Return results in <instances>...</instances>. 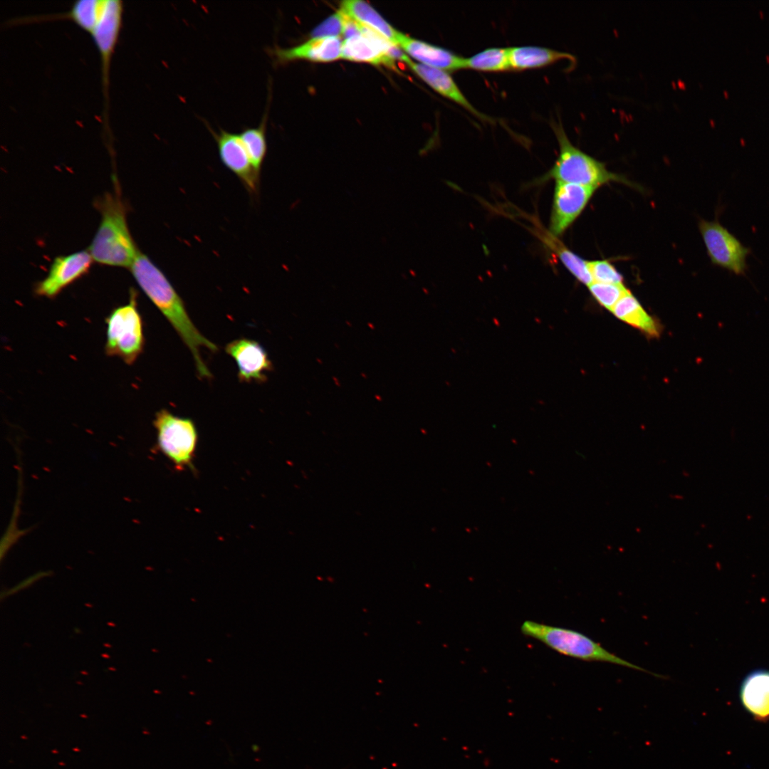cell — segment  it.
<instances>
[{
	"instance_id": "obj_1",
	"label": "cell",
	"mask_w": 769,
	"mask_h": 769,
	"mask_svg": "<svg viewBox=\"0 0 769 769\" xmlns=\"http://www.w3.org/2000/svg\"><path fill=\"white\" fill-rule=\"evenodd\" d=\"M130 271L145 295L169 321L190 350L200 377L209 379L211 373L204 362L201 349L216 352L218 347L207 339L195 326L187 311L184 303L173 286L150 258L138 252Z\"/></svg>"
},
{
	"instance_id": "obj_2",
	"label": "cell",
	"mask_w": 769,
	"mask_h": 769,
	"mask_svg": "<svg viewBox=\"0 0 769 769\" xmlns=\"http://www.w3.org/2000/svg\"><path fill=\"white\" fill-rule=\"evenodd\" d=\"M101 221L89 247L93 261L130 268L140 250L130 232L127 210L120 195L106 193L96 200Z\"/></svg>"
},
{
	"instance_id": "obj_3",
	"label": "cell",
	"mask_w": 769,
	"mask_h": 769,
	"mask_svg": "<svg viewBox=\"0 0 769 769\" xmlns=\"http://www.w3.org/2000/svg\"><path fill=\"white\" fill-rule=\"evenodd\" d=\"M559 146V153L545 179L598 188L611 182L631 185L624 177L609 171L605 163L584 152L569 140L560 121H551Z\"/></svg>"
},
{
	"instance_id": "obj_4",
	"label": "cell",
	"mask_w": 769,
	"mask_h": 769,
	"mask_svg": "<svg viewBox=\"0 0 769 769\" xmlns=\"http://www.w3.org/2000/svg\"><path fill=\"white\" fill-rule=\"evenodd\" d=\"M520 632L535 639L555 652L585 661L605 662L622 666L661 677L612 653L584 634L570 629L525 621Z\"/></svg>"
},
{
	"instance_id": "obj_5",
	"label": "cell",
	"mask_w": 769,
	"mask_h": 769,
	"mask_svg": "<svg viewBox=\"0 0 769 769\" xmlns=\"http://www.w3.org/2000/svg\"><path fill=\"white\" fill-rule=\"evenodd\" d=\"M136 293L130 292L127 303L115 308L106 319L105 353L132 365L143 351L142 319L137 308Z\"/></svg>"
},
{
	"instance_id": "obj_6",
	"label": "cell",
	"mask_w": 769,
	"mask_h": 769,
	"mask_svg": "<svg viewBox=\"0 0 769 769\" xmlns=\"http://www.w3.org/2000/svg\"><path fill=\"white\" fill-rule=\"evenodd\" d=\"M153 424L157 431L158 449L177 469H193L198 442L194 422L162 409L156 413Z\"/></svg>"
},
{
	"instance_id": "obj_7",
	"label": "cell",
	"mask_w": 769,
	"mask_h": 769,
	"mask_svg": "<svg viewBox=\"0 0 769 769\" xmlns=\"http://www.w3.org/2000/svg\"><path fill=\"white\" fill-rule=\"evenodd\" d=\"M699 229L713 265L736 276H746L750 248L723 226L717 217L713 221L701 219Z\"/></svg>"
},
{
	"instance_id": "obj_8",
	"label": "cell",
	"mask_w": 769,
	"mask_h": 769,
	"mask_svg": "<svg viewBox=\"0 0 769 769\" xmlns=\"http://www.w3.org/2000/svg\"><path fill=\"white\" fill-rule=\"evenodd\" d=\"M597 188L555 182L549 232L562 235L578 218Z\"/></svg>"
},
{
	"instance_id": "obj_9",
	"label": "cell",
	"mask_w": 769,
	"mask_h": 769,
	"mask_svg": "<svg viewBox=\"0 0 769 769\" xmlns=\"http://www.w3.org/2000/svg\"><path fill=\"white\" fill-rule=\"evenodd\" d=\"M93 259L87 250L56 257L47 276L34 288L36 295L53 298L64 288L85 275Z\"/></svg>"
},
{
	"instance_id": "obj_10",
	"label": "cell",
	"mask_w": 769,
	"mask_h": 769,
	"mask_svg": "<svg viewBox=\"0 0 769 769\" xmlns=\"http://www.w3.org/2000/svg\"><path fill=\"white\" fill-rule=\"evenodd\" d=\"M206 125L216 141L222 164L239 179L249 193L257 194L261 174L254 169L239 135L223 129L216 132Z\"/></svg>"
},
{
	"instance_id": "obj_11",
	"label": "cell",
	"mask_w": 769,
	"mask_h": 769,
	"mask_svg": "<svg viewBox=\"0 0 769 769\" xmlns=\"http://www.w3.org/2000/svg\"><path fill=\"white\" fill-rule=\"evenodd\" d=\"M122 12V1L105 0L102 14L90 33L100 56L105 97L108 87L110 63L120 31Z\"/></svg>"
},
{
	"instance_id": "obj_12",
	"label": "cell",
	"mask_w": 769,
	"mask_h": 769,
	"mask_svg": "<svg viewBox=\"0 0 769 769\" xmlns=\"http://www.w3.org/2000/svg\"><path fill=\"white\" fill-rule=\"evenodd\" d=\"M225 350L233 357L238 367V377L243 382H263L273 364L264 347L257 341L239 338L229 342Z\"/></svg>"
},
{
	"instance_id": "obj_13",
	"label": "cell",
	"mask_w": 769,
	"mask_h": 769,
	"mask_svg": "<svg viewBox=\"0 0 769 769\" xmlns=\"http://www.w3.org/2000/svg\"><path fill=\"white\" fill-rule=\"evenodd\" d=\"M342 46L340 37L317 38L291 48L275 46L267 52L276 64L296 60L328 63L341 58Z\"/></svg>"
},
{
	"instance_id": "obj_14",
	"label": "cell",
	"mask_w": 769,
	"mask_h": 769,
	"mask_svg": "<svg viewBox=\"0 0 769 769\" xmlns=\"http://www.w3.org/2000/svg\"><path fill=\"white\" fill-rule=\"evenodd\" d=\"M405 63L439 95L463 107L481 120L492 122L491 117L479 112L470 103L448 71L416 63L410 58Z\"/></svg>"
},
{
	"instance_id": "obj_15",
	"label": "cell",
	"mask_w": 769,
	"mask_h": 769,
	"mask_svg": "<svg viewBox=\"0 0 769 769\" xmlns=\"http://www.w3.org/2000/svg\"><path fill=\"white\" fill-rule=\"evenodd\" d=\"M397 46L419 63L448 72L464 69V58L454 52L402 33Z\"/></svg>"
},
{
	"instance_id": "obj_16",
	"label": "cell",
	"mask_w": 769,
	"mask_h": 769,
	"mask_svg": "<svg viewBox=\"0 0 769 769\" xmlns=\"http://www.w3.org/2000/svg\"><path fill=\"white\" fill-rule=\"evenodd\" d=\"M508 53L511 70H515L543 68L564 59L576 63L572 54L545 47L513 46L508 48Z\"/></svg>"
},
{
	"instance_id": "obj_17",
	"label": "cell",
	"mask_w": 769,
	"mask_h": 769,
	"mask_svg": "<svg viewBox=\"0 0 769 769\" xmlns=\"http://www.w3.org/2000/svg\"><path fill=\"white\" fill-rule=\"evenodd\" d=\"M741 698L744 707L755 718H769V671H757L750 674L741 688Z\"/></svg>"
},
{
	"instance_id": "obj_18",
	"label": "cell",
	"mask_w": 769,
	"mask_h": 769,
	"mask_svg": "<svg viewBox=\"0 0 769 769\" xmlns=\"http://www.w3.org/2000/svg\"><path fill=\"white\" fill-rule=\"evenodd\" d=\"M340 9L359 23L377 32L397 46L402 33L392 27L367 2L361 0H346L341 3Z\"/></svg>"
},
{
	"instance_id": "obj_19",
	"label": "cell",
	"mask_w": 769,
	"mask_h": 769,
	"mask_svg": "<svg viewBox=\"0 0 769 769\" xmlns=\"http://www.w3.org/2000/svg\"><path fill=\"white\" fill-rule=\"evenodd\" d=\"M341 58L375 66L395 68V61L383 53L372 41L362 34L342 41Z\"/></svg>"
},
{
	"instance_id": "obj_20",
	"label": "cell",
	"mask_w": 769,
	"mask_h": 769,
	"mask_svg": "<svg viewBox=\"0 0 769 769\" xmlns=\"http://www.w3.org/2000/svg\"><path fill=\"white\" fill-rule=\"evenodd\" d=\"M611 312L617 318L649 336L659 335L660 326L657 321L644 310L629 291L615 304Z\"/></svg>"
},
{
	"instance_id": "obj_21",
	"label": "cell",
	"mask_w": 769,
	"mask_h": 769,
	"mask_svg": "<svg viewBox=\"0 0 769 769\" xmlns=\"http://www.w3.org/2000/svg\"><path fill=\"white\" fill-rule=\"evenodd\" d=\"M540 238L551 250L567 270L580 282L589 286L593 282L587 261L570 250L557 236L548 231L541 232Z\"/></svg>"
},
{
	"instance_id": "obj_22",
	"label": "cell",
	"mask_w": 769,
	"mask_h": 769,
	"mask_svg": "<svg viewBox=\"0 0 769 769\" xmlns=\"http://www.w3.org/2000/svg\"><path fill=\"white\" fill-rule=\"evenodd\" d=\"M268 108L256 127H244L239 134L254 169L261 174L267 152L266 125Z\"/></svg>"
},
{
	"instance_id": "obj_23",
	"label": "cell",
	"mask_w": 769,
	"mask_h": 769,
	"mask_svg": "<svg viewBox=\"0 0 769 769\" xmlns=\"http://www.w3.org/2000/svg\"><path fill=\"white\" fill-rule=\"evenodd\" d=\"M464 68L484 72L511 70L508 48H489L464 58Z\"/></svg>"
},
{
	"instance_id": "obj_24",
	"label": "cell",
	"mask_w": 769,
	"mask_h": 769,
	"mask_svg": "<svg viewBox=\"0 0 769 769\" xmlns=\"http://www.w3.org/2000/svg\"><path fill=\"white\" fill-rule=\"evenodd\" d=\"M105 3V0H78L68 12L57 14L56 19H70L90 33L102 14Z\"/></svg>"
},
{
	"instance_id": "obj_25",
	"label": "cell",
	"mask_w": 769,
	"mask_h": 769,
	"mask_svg": "<svg viewBox=\"0 0 769 769\" xmlns=\"http://www.w3.org/2000/svg\"><path fill=\"white\" fill-rule=\"evenodd\" d=\"M588 286L594 298L610 311L615 304L629 292L622 283H603L593 281Z\"/></svg>"
},
{
	"instance_id": "obj_26",
	"label": "cell",
	"mask_w": 769,
	"mask_h": 769,
	"mask_svg": "<svg viewBox=\"0 0 769 769\" xmlns=\"http://www.w3.org/2000/svg\"><path fill=\"white\" fill-rule=\"evenodd\" d=\"M587 265L593 281L603 283H622V275L608 261H587Z\"/></svg>"
},
{
	"instance_id": "obj_27",
	"label": "cell",
	"mask_w": 769,
	"mask_h": 769,
	"mask_svg": "<svg viewBox=\"0 0 769 769\" xmlns=\"http://www.w3.org/2000/svg\"><path fill=\"white\" fill-rule=\"evenodd\" d=\"M344 14L341 9L328 17L310 33L312 38L342 36Z\"/></svg>"
}]
</instances>
